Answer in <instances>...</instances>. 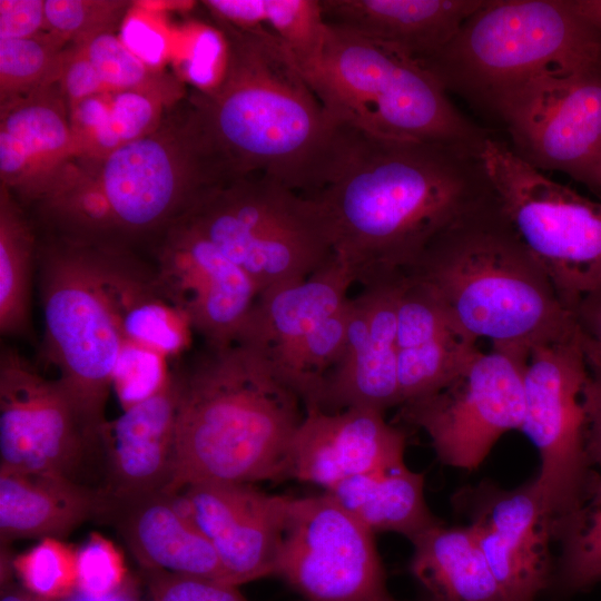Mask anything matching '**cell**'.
Returning a JSON list of instances; mask_svg holds the SVG:
<instances>
[{
    "instance_id": "6da1fadb",
    "label": "cell",
    "mask_w": 601,
    "mask_h": 601,
    "mask_svg": "<svg viewBox=\"0 0 601 601\" xmlns=\"http://www.w3.org/2000/svg\"><path fill=\"white\" fill-rule=\"evenodd\" d=\"M215 22L227 45L226 68L213 89L191 97L188 110L223 183L263 175L304 195L321 190L362 134L328 112L270 36Z\"/></svg>"
},
{
    "instance_id": "7a4b0ae2",
    "label": "cell",
    "mask_w": 601,
    "mask_h": 601,
    "mask_svg": "<svg viewBox=\"0 0 601 601\" xmlns=\"http://www.w3.org/2000/svg\"><path fill=\"white\" fill-rule=\"evenodd\" d=\"M306 196L322 214L334 256L364 287L408 270L492 189L480 151L362 135L337 176Z\"/></svg>"
},
{
    "instance_id": "3957f363",
    "label": "cell",
    "mask_w": 601,
    "mask_h": 601,
    "mask_svg": "<svg viewBox=\"0 0 601 601\" xmlns=\"http://www.w3.org/2000/svg\"><path fill=\"white\" fill-rule=\"evenodd\" d=\"M176 373L174 464L164 494L198 483L286 480L305 410L257 348L244 342L207 345Z\"/></svg>"
},
{
    "instance_id": "277c9868",
    "label": "cell",
    "mask_w": 601,
    "mask_h": 601,
    "mask_svg": "<svg viewBox=\"0 0 601 601\" xmlns=\"http://www.w3.org/2000/svg\"><path fill=\"white\" fill-rule=\"evenodd\" d=\"M404 274L422 283L473 341L528 359L578 332L549 276L493 195L437 236Z\"/></svg>"
},
{
    "instance_id": "5b68a950",
    "label": "cell",
    "mask_w": 601,
    "mask_h": 601,
    "mask_svg": "<svg viewBox=\"0 0 601 601\" xmlns=\"http://www.w3.org/2000/svg\"><path fill=\"white\" fill-rule=\"evenodd\" d=\"M43 351L99 443L105 408L124 349L125 322L158 288L146 268L118 244L60 236L38 250Z\"/></svg>"
},
{
    "instance_id": "8992f818",
    "label": "cell",
    "mask_w": 601,
    "mask_h": 601,
    "mask_svg": "<svg viewBox=\"0 0 601 601\" xmlns=\"http://www.w3.org/2000/svg\"><path fill=\"white\" fill-rule=\"evenodd\" d=\"M296 67L328 112L364 136L474 151L487 137L423 62L342 28L326 23L319 52Z\"/></svg>"
},
{
    "instance_id": "52a82bcc",
    "label": "cell",
    "mask_w": 601,
    "mask_h": 601,
    "mask_svg": "<svg viewBox=\"0 0 601 601\" xmlns=\"http://www.w3.org/2000/svg\"><path fill=\"white\" fill-rule=\"evenodd\" d=\"M423 63L446 91L493 109L545 72L601 73V30L569 0H485Z\"/></svg>"
},
{
    "instance_id": "ba28073f",
    "label": "cell",
    "mask_w": 601,
    "mask_h": 601,
    "mask_svg": "<svg viewBox=\"0 0 601 601\" xmlns=\"http://www.w3.org/2000/svg\"><path fill=\"white\" fill-rule=\"evenodd\" d=\"M183 217L250 277L258 295L307 278L334 256L316 203L263 175L209 188Z\"/></svg>"
},
{
    "instance_id": "9c48e42d",
    "label": "cell",
    "mask_w": 601,
    "mask_h": 601,
    "mask_svg": "<svg viewBox=\"0 0 601 601\" xmlns=\"http://www.w3.org/2000/svg\"><path fill=\"white\" fill-rule=\"evenodd\" d=\"M91 161L99 235L109 244L162 233L209 188L221 185L188 108L154 131Z\"/></svg>"
},
{
    "instance_id": "30bf717a",
    "label": "cell",
    "mask_w": 601,
    "mask_h": 601,
    "mask_svg": "<svg viewBox=\"0 0 601 601\" xmlns=\"http://www.w3.org/2000/svg\"><path fill=\"white\" fill-rule=\"evenodd\" d=\"M480 160L502 214L571 313L601 283V203L553 180L489 136Z\"/></svg>"
},
{
    "instance_id": "8fae6325",
    "label": "cell",
    "mask_w": 601,
    "mask_h": 601,
    "mask_svg": "<svg viewBox=\"0 0 601 601\" xmlns=\"http://www.w3.org/2000/svg\"><path fill=\"white\" fill-rule=\"evenodd\" d=\"M353 283L333 256L307 278L260 293L236 341L257 348L304 408L315 406L324 377L343 353Z\"/></svg>"
},
{
    "instance_id": "7c38bea8",
    "label": "cell",
    "mask_w": 601,
    "mask_h": 601,
    "mask_svg": "<svg viewBox=\"0 0 601 601\" xmlns=\"http://www.w3.org/2000/svg\"><path fill=\"white\" fill-rule=\"evenodd\" d=\"M589 372L579 335L534 347L528 358L520 430L536 447L534 479L553 530L584 503L590 486L582 390Z\"/></svg>"
},
{
    "instance_id": "4fadbf2b",
    "label": "cell",
    "mask_w": 601,
    "mask_h": 601,
    "mask_svg": "<svg viewBox=\"0 0 601 601\" xmlns=\"http://www.w3.org/2000/svg\"><path fill=\"white\" fill-rule=\"evenodd\" d=\"M492 110L521 159L600 190L601 73L545 72L504 95Z\"/></svg>"
},
{
    "instance_id": "5bb4252c",
    "label": "cell",
    "mask_w": 601,
    "mask_h": 601,
    "mask_svg": "<svg viewBox=\"0 0 601 601\" xmlns=\"http://www.w3.org/2000/svg\"><path fill=\"white\" fill-rule=\"evenodd\" d=\"M274 575L307 601H396L374 533L324 492L292 497Z\"/></svg>"
},
{
    "instance_id": "9a60e30c",
    "label": "cell",
    "mask_w": 601,
    "mask_h": 601,
    "mask_svg": "<svg viewBox=\"0 0 601 601\" xmlns=\"http://www.w3.org/2000/svg\"><path fill=\"white\" fill-rule=\"evenodd\" d=\"M526 362L480 351L444 387L402 404L403 418L427 434L443 464L473 471L503 434L521 427Z\"/></svg>"
},
{
    "instance_id": "2e32d148",
    "label": "cell",
    "mask_w": 601,
    "mask_h": 601,
    "mask_svg": "<svg viewBox=\"0 0 601 601\" xmlns=\"http://www.w3.org/2000/svg\"><path fill=\"white\" fill-rule=\"evenodd\" d=\"M95 444L62 383L18 349L0 354V470L71 479Z\"/></svg>"
},
{
    "instance_id": "e0dca14e",
    "label": "cell",
    "mask_w": 601,
    "mask_h": 601,
    "mask_svg": "<svg viewBox=\"0 0 601 601\" xmlns=\"http://www.w3.org/2000/svg\"><path fill=\"white\" fill-rule=\"evenodd\" d=\"M154 273L160 295L208 346L238 339L258 289L184 217L164 231Z\"/></svg>"
},
{
    "instance_id": "ac0fdd59",
    "label": "cell",
    "mask_w": 601,
    "mask_h": 601,
    "mask_svg": "<svg viewBox=\"0 0 601 601\" xmlns=\"http://www.w3.org/2000/svg\"><path fill=\"white\" fill-rule=\"evenodd\" d=\"M508 601H535L551 581L553 522L534 480L514 489L484 481L453 499Z\"/></svg>"
},
{
    "instance_id": "d6986e66",
    "label": "cell",
    "mask_w": 601,
    "mask_h": 601,
    "mask_svg": "<svg viewBox=\"0 0 601 601\" xmlns=\"http://www.w3.org/2000/svg\"><path fill=\"white\" fill-rule=\"evenodd\" d=\"M180 502L213 544L228 582L274 575L292 496L246 483H198Z\"/></svg>"
},
{
    "instance_id": "ffe728a7",
    "label": "cell",
    "mask_w": 601,
    "mask_h": 601,
    "mask_svg": "<svg viewBox=\"0 0 601 601\" xmlns=\"http://www.w3.org/2000/svg\"><path fill=\"white\" fill-rule=\"evenodd\" d=\"M398 277L364 286L351 297L343 353L323 380L316 408L381 412L401 405L397 375Z\"/></svg>"
},
{
    "instance_id": "44dd1931",
    "label": "cell",
    "mask_w": 601,
    "mask_h": 601,
    "mask_svg": "<svg viewBox=\"0 0 601 601\" xmlns=\"http://www.w3.org/2000/svg\"><path fill=\"white\" fill-rule=\"evenodd\" d=\"M405 433L374 408L305 410L293 437L286 479L324 491L355 475L405 463Z\"/></svg>"
},
{
    "instance_id": "7402d4cb",
    "label": "cell",
    "mask_w": 601,
    "mask_h": 601,
    "mask_svg": "<svg viewBox=\"0 0 601 601\" xmlns=\"http://www.w3.org/2000/svg\"><path fill=\"white\" fill-rule=\"evenodd\" d=\"M179 385L168 374L155 394L104 424L99 442L109 465L107 499L122 506L164 493L171 477Z\"/></svg>"
},
{
    "instance_id": "603a6c76",
    "label": "cell",
    "mask_w": 601,
    "mask_h": 601,
    "mask_svg": "<svg viewBox=\"0 0 601 601\" xmlns=\"http://www.w3.org/2000/svg\"><path fill=\"white\" fill-rule=\"evenodd\" d=\"M0 179L11 194L40 200L76 157L68 105L59 83L0 107Z\"/></svg>"
},
{
    "instance_id": "cb8c5ba5",
    "label": "cell",
    "mask_w": 601,
    "mask_h": 601,
    "mask_svg": "<svg viewBox=\"0 0 601 601\" xmlns=\"http://www.w3.org/2000/svg\"><path fill=\"white\" fill-rule=\"evenodd\" d=\"M396 321L401 405L444 387L480 352L432 293L406 274L398 278Z\"/></svg>"
},
{
    "instance_id": "d4e9b609",
    "label": "cell",
    "mask_w": 601,
    "mask_h": 601,
    "mask_svg": "<svg viewBox=\"0 0 601 601\" xmlns=\"http://www.w3.org/2000/svg\"><path fill=\"white\" fill-rule=\"evenodd\" d=\"M484 1L321 0V7L326 23L425 62Z\"/></svg>"
},
{
    "instance_id": "484cf974",
    "label": "cell",
    "mask_w": 601,
    "mask_h": 601,
    "mask_svg": "<svg viewBox=\"0 0 601 601\" xmlns=\"http://www.w3.org/2000/svg\"><path fill=\"white\" fill-rule=\"evenodd\" d=\"M174 496L159 493L122 505L121 534L137 562L145 571L228 582L213 544Z\"/></svg>"
},
{
    "instance_id": "4316f807",
    "label": "cell",
    "mask_w": 601,
    "mask_h": 601,
    "mask_svg": "<svg viewBox=\"0 0 601 601\" xmlns=\"http://www.w3.org/2000/svg\"><path fill=\"white\" fill-rule=\"evenodd\" d=\"M109 506L106 495L49 474L0 470L1 542L61 538Z\"/></svg>"
},
{
    "instance_id": "83f0119b",
    "label": "cell",
    "mask_w": 601,
    "mask_h": 601,
    "mask_svg": "<svg viewBox=\"0 0 601 601\" xmlns=\"http://www.w3.org/2000/svg\"><path fill=\"white\" fill-rule=\"evenodd\" d=\"M410 571L441 601H508L467 525L442 522L411 540Z\"/></svg>"
},
{
    "instance_id": "f1b7e54d",
    "label": "cell",
    "mask_w": 601,
    "mask_h": 601,
    "mask_svg": "<svg viewBox=\"0 0 601 601\" xmlns=\"http://www.w3.org/2000/svg\"><path fill=\"white\" fill-rule=\"evenodd\" d=\"M424 474L405 463L355 475L324 491L374 534L393 532L410 541L441 523L424 496Z\"/></svg>"
},
{
    "instance_id": "f546056e",
    "label": "cell",
    "mask_w": 601,
    "mask_h": 601,
    "mask_svg": "<svg viewBox=\"0 0 601 601\" xmlns=\"http://www.w3.org/2000/svg\"><path fill=\"white\" fill-rule=\"evenodd\" d=\"M174 102L145 91L108 90L69 109L76 157L100 160L157 129Z\"/></svg>"
},
{
    "instance_id": "4dcf8cb0",
    "label": "cell",
    "mask_w": 601,
    "mask_h": 601,
    "mask_svg": "<svg viewBox=\"0 0 601 601\" xmlns=\"http://www.w3.org/2000/svg\"><path fill=\"white\" fill-rule=\"evenodd\" d=\"M214 19L246 30H262L302 65L323 45L326 22L321 0H207Z\"/></svg>"
},
{
    "instance_id": "1f68e13d",
    "label": "cell",
    "mask_w": 601,
    "mask_h": 601,
    "mask_svg": "<svg viewBox=\"0 0 601 601\" xmlns=\"http://www.w3.org/2000/svg\"><path fill=\"white\" fill-rule=\"evenodd\" d=\"M38 263L32 228L13 195L0 186V332L23 336L30 327L32 276Z\"/></svg>"
},
{
    "instance_id": "d6a6232c",
    "label": "cell",
    "mask_w": 601,
    "mask_h": 601,
    "mask_svg": "<svg viewBox=\"0 0 601 601\" xmlns=\"http://www.w3.org/2000/svg\"><path fill=\"white\" fill-rule=\"evenodd\" d=\"M66 42L48 30L0 40V105L59 81Z\"/></svg>"
},
{
    "instance_id": "836d02e7",
    "label": "cell",
    "mask_w": 601,
    "mask_h": 601,
    "mask_svg": "<svg viewBox=\"0 0 601 601\" xmlns=\"http://www.w3.org/2000/svg\"><path fill=\"white\" fill-rule=\"evenodd\" d=\"M75 45L81 47L108 90L145 91L173 102L183 95L177 81L145 63L112 30L98 32Z\"/></svg>"
},
{
    "instance_id": "e575fe53",
    "label": "cell",
    "mask_w": 601,
    "mask_h": 601,
    "mask_svg": "<svg viewBox=\"0 0 601 601\" xmlns=\"http://www.w3.org/2000/svg\"><path fill=\"white\" fill-rule=\"evenodd\" d=\"M561 542L558 580L565 590L601 581V504L582 505L553 534Z\"/></svg>"
},
{
    "instance_id": "d590c367",
    "label": "cell",
    "mask_w": 601,
    "mask_h": 601,
    "mask_svg": "<svg viewBox=\"0 0 601 601\" xmlns=\"http://www.w3.org/2000/svg\"><path fill=\"white\" fill-rule=\"evenodd\" d=\"M28 592L48 599H69L77 593L76 550L58 538H43L11 561Z\"/></svg>"
},
{
    "instance_id": "8d00e7d4",
    "label": "cell",
    "mask_w": 601,
    "mask_h": 601,
    "mask_svg": "<svg viewBox=\"0 0 601 601\" xmlns=\"http://www.w3.org/2000/svg\"><path fill=\"white\" fill-rule=\"evenodd\" d=\"M119 0H46V30L66 43L114 30L130 7Z\"/></svg>"
},
{
    "instance_id": "74e56055",
    "label": "cell",
    "mask_w": 601,
    "mask_h": 601,
    "mask_svg": "<svg viewBox=\"0 0 601 601\" xmlns=\"http://www.w3.org/2000/svg\"><path fill=\"white\" fill-rule=\"evenodd\" d=\"M76 573L77 593L89 599L108 597L129 579L121 552L98 533L76 550Z\"/></svg>"
},
{
    "instance_id": "f35d334b",
    "label": "cell",
    "mask_w": 601,
    "mask_h": 601,
    "mask_svg": "<svg viewBox=\"0 0 601 601\" xmlns=\"http://www.w3.org/2000/svg\"><path fill=\"white\" fill-rule=\"evenodd\" d=\"M160 357L137 345L124 349L112 384L124 410L151 396L165 384L168 374L162 371Z\"/></svg>"
},
{
    "instance_id": "ab89813d",
    "label": "cell",
    "mask_w": 601,
    "mask_h": 601,
    "mask_svg": "<svg viewBox=\"0 0 601 601\" xmlns=\"http://www.w3.org/2000/svg\"><path fill=\"white\" fill-rule=\"evenodd\" d=\"M151 601H248L238 585L214 579L146 571Z\"/></svg>"
},
{
    "instance_id": "60d3db41",
    "label": "cell",
    "mask_w": 601,
    "mask_h": 601,
    "mask_svg": "<svg viewBox=\"0 0 601 601\" xmlns=\"http://www.w3.org/2000/svg\"><path fill=\"white\" fill-rule=\"evenodd\" d=\"M227 62V45L218 28H203L195 37L184 63L187 79L199 92L213 89L221 79Z\"/></svg>"
},
{
    "instance_id": "b9f144b4",
    "label": "cell",
    "mask_w": 601,
    "mask_h": 601,
    "mask_svg": "<svg viewBox=\"0 0 601 601\" xmlns=\"http://www.w3.org/2000/svg\"><path fill=\"white\" fill-rule=\"evenodd\" d=\"M58 83L69 109L87 98L108 91L81 47L75 43L65 50Z\"/></svg>"
},
{
    "instance_id": "7bdbcfd3",
    "label": "cell",
    "mask_w": 601,
    "mask_h": 601,
    "mask_svg": "<svg viewBox=\"0 0 601 601\" xmlns=\"http://www.w3.org/2000/svg\"><path fill=\"white\" fill-rule=\"evenodd\" d=\"M43 30V0L0 1V40L31 38Z\"/></svg>"
},
{
    "instance_id": "ee69618b",
    "label": "cell",
    "mask_w": 601,
    "mask_h": 601,
    "mask_svg": "<svg viewBox=\"0 0 601 601\" xmlns=\"http://www.w3.org/2000/svg\"><path fill=\"white\" fill-rule=\"evenodd\" d=\"M584 356L601 354V283L571 311Z\"/></svg>"
},
{
    "instance_id": "f6af8a7d",
    "label": "cell",
    "mask_w": 601,
    "mask_h": 601,
    "mask_svg": "<svg viewBox=\"0 0 601 601\" xmlns=\"http://www.w3.org/2000/svg\"><path fill=\"white\" fill-rule=\"evenodd\" d=\"M120 40L151 68L158 69L165 58L164 37L138 18H129L124 23Z\"/></svg>"
},
{
    "instance_id": "bcb514c9",
    "label": "cell",
    "mask_w": 601,
    "mask_h": 601,
    "mask_svg": "<svg viewBox=\"0 0 601 601\" xmlns=\"http://www.w3.org/2000/svg\"><path fill=\"white\" fill-rule=\"evenodd\" d=\"M587 423H601V372L589 373L582 390Z\"/></svg>"
},
{
    "instance_id": "7dc6e473",
    "label": "cell",
    "mask_w": 601,
    "mask_h": 601,
    "mask_svg": "<svg viewBox=\"0 0 601 601\" xmlns=\"http://www.w3.org/2000/svg\"><path fill=\"white\" fill-rule=\"evenodd\" d=\"M572 8L594 28L601 30V0H569Z\"/></svg>"
},
{
    "instance_id": "c3c4849f",
    "label": "cell",
    "mask_w": 601,
    "mask_h": 601,
    "mask_svg": "<svg viewBox=\"0 0 601 601\" xmlns=\"http://www.w3.org/2000/svg\"><path fill=\"white\" fill-rule=\"evenodd\" d=\"M585 452L589 462L601 463V423H587Z\"/></svg>"
},
{
    "instance_id": "681fc988",
    "label": "cell",
    "mask_w": 601,
    "mask_h": 601,
    "mask_svg": "<svg viewBox=\"0 0 601 601\" xmlns=\"http://www.w3.org/2000/svg\"><path fill=\"white\" fill-rule=\"evenodd\" d=\"M73 601H139V595L136 584L128 579V581L121 589L108 597L100 599H89L76 593Z\"/></svg>"
},
{
    "instance_id": "f907efd6",
    "label": "cell",
    "mask_w": 601,
    "mask_h": 601,
    "mask_svg": "<svg viewBox=\"0 0 601 601\" xmlns=\"http://www.w3.org/2000/svg\"><path fill=\"white\" fill-rule=\"evenodd\" d=\"M73 598L75 595L69 599H48L35 595L28 592L26 589H12L4 591V593L2 592L1 601H73Z\"/></svg>"
},
{
    "instance_id": "816d5d0a",
    "label": "cell",
    "mask_w": 601,
    "mask_h": 601,
    "mask_svg": "<svg viewBox=\"0 0 601 601\" xmlns=\"http://www.w3.org/2000/svg\"><path fill=\"white\" fill-rule=\"evenodd\" d=\"M591 372H601V354L584 356Z\"/></svg>"
},
{
    "instance_id": "f5cc1de1",
    "label": "cell",
    "mask_w": 601,
    "mask_h": 601,
    "mask_svg": "<svg viewBox=\"0 0 601 601\" xmlns=\"http://www.w3.org/2000/svg\"><path fill=\"white\" fill-rule=\"evenodd\" d=\"M422 601H441V600H437V599H435V598H432V597L427 595V598H425V599L422 600Z\"/></svg>"
},
{
    "instance_id": "db71d44e",
    "label": "cell",
    "mask_w": 601,
    "mask_h": 601,
    "mask_svg": "<svg viewBox=\"0 0 601 601\" xmlns=\"http://www.w3.org/2000/svg\"><path fill=\"white\" fill-rule=\"evenodd\" d=\"M600 191H601V186H600Z\"/></svg>"
}]
</instances>
